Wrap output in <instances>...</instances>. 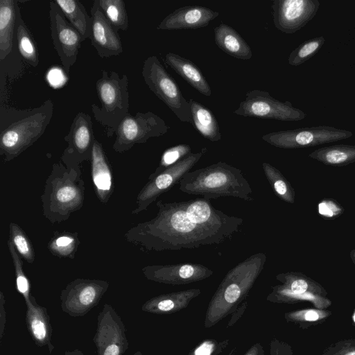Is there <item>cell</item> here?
<instances>
[{
    "label": "cell",
    "mask_w": 355,
    "mask_h": 355,
    "mask_svg": "<svg viewBox=\"0 0 355 355\" xmlns=\"http://www.w3.org/2000/svg\"><path fill=\"white\" fill-rule=\"evenodd\" d=\"M51 35L62 67L69 73L77 60L82 41L80 33L66 20L54 1L49 3Z\"/></svg>",
    "instance_id": "13"
},
{
    "label": "cell",
    "mask_w": 355,
    "mask_h": 355,
    "mask_svg": "<svg viewBox=\"0 0 355 355\" xmlns=\"http://www.w3.org/2000/svg\"><path fill=\"white\" fill-rule=\"evenodd\" d=\"M125 327L115 309L105 304L97 318L93 340L97 355H123L129 347Z\"/></svg>",
    "instance_id": "14"
},
{
    "label": "cell",
    "mask_w": 355,
    "mask_h": 355,
    "mask_svg": "<svg viewBox=\"0 0 355 355\" xmlns=\"http://www.w3.org/2000/svg\"><path fill=\"white\" fill-rule=\"evenodd\" d=\"M90 11L89 38L98 56L103 58L120 55L123 52V45L118 31L109 22L95 1Z\"/></svg>",
    "instance_id": "18"
},
{
    "label": "cell",
    "mask_w": 355,
    "mask_h": 355,
    "mask_svg": "<svg viewBox=\"0 0 355 355\" xmlns=\"http://www.w3.org/2000/svg\"><path fill=\"white\" fill-rule=\"evenodd\" d=\"M217 46L230 56L240 60H250L252 51L239 33L232 27L221 23L214 29Z\"/></svg>",
    "instance_id": "24"
},
{
    "label": "cell",
    "mask_w": 355,
    "mask_h": 355,
    "mask_svg": "<svg viewBox=\"0 0 355 355\" xmlns=\"http://www.w3.org/2000/svg\"><path fill=\"white\" fill-rule=\"evenodd\" d=\"M218 15V11L203 6H186L166 15L157 26V29L171 31L203 28Z\"/></svg>",
    "instance_id": "19"
},
{
    "label": "cell",
    "mask_w": 355,
    "mask_h": 355,
    "mask_svg": "<svg viewBox=\"0 0 355 355\" xmlns=\"http://www.w3.org/2000/svg\"><path fill=\"white\" fill-rule=\"evenodd\" d=\"M7 244L15 268L16 288L24 297L26 307L29 306L32 304L29 280L24 272L23 263L12 243L8 239Z\"/></svg>",
    "instance_id": "37"
},
{
    "label": "cell",
    "mask_w": 355,
    "mask_h": 355,
    "mask_svg": "<svg viewBox=\"0 0 355 355\" xmlns=\"http://www.w3.org/2000/svg\"><path fill=\"white\" fill-rule=\"evenodd\" d=\"M352 132L329 125L299 128L267 133L261 139L279 148L295 149L312 147L348 139Z\"/></svg>",
    "instance_id": "9"
},
{
    "label": "cell",
    "mask_w": 355,
    "mask_h": 355,
    "mask_svg": "<svg viewBox=\"0 0 355 355\" xmlns=\"http://www.w3.org/2000/svg\"><path fill=\"white\" fill-rule=\"evenodd\" d=\"M19 1L0 0V60H4L12 50Z\"/></svg>",
    "instance_id": "25"
},
{
    "label": "cell",
    "mask_w": 355,
    "mask_h": 355,
    "mask_svg": "<svg viewBox=\"0 0 355 355\" xmlns=\"http://www.w3.org/2000/svg\"><path fill=\"white\" fill-rule=\"evenodd\" d=\"M324 355H355V341L338 343Z\"/></svg>",
    "instance_id": "42"
},
{
    "label": "cell",
    "mask_w": 355,
    "mask_h": 355,
    "mask_svg": "<svg viewBox=\"0 0 355 355\" xmlns=\"http://www.w3.org/2000/svg\"><path fill=\"white\" fill-rule=\"evenodd\" d=\"M262 168L265 176L277 196L286 202L294 203L295 198L294 189L280 171L266 162L262 163Z\"/></svg>",
    "instance_id": "32"
},
{
    "label": "cell",
    "mask_w": 355,
    "mask_h": 355,
    "mask_svg": "<svg viewBox=\"0 0 355 355\" xmlns=\"http://www.w3.org/2000/svg\"><path fill=\"white\" fill-rule=\"evenodd\" d=\"M270 355H293L291 347L286 343L272 338L270 343Z\"/></svg>",
    "instance_id": "43"
},
{
    "label": "cell",
    "mask_w": 355,
    "mask_h": 355,
    "mask_svg": "<svg viewBox=\"0 0 355 355\" xmlns=\"http://www.w3.org/2000/svg\"><path fill=\"white\" fill-rule=\"evenodd\" d=\"M134 355H142L141 352L139 351L136 352Z\"/></svg>",
    "instance_id": "50"
},
{
    "label": "cell",
    "mask_w": 355,
    "mask_h": 355,
    "mask_svg": "<svg viewBox=\"0 0 355 355\" xmlns=\"http://www.w3.org/2000/svg\"><path fill=\"white\" fill-rule=\"evenodd\" d=\"M95 1L115 29L128 30V17L123 0H95Z\"/></svg>",
    "instance_id": "33"
},
{
    "label": "cell",
    "mask_w": 355,
    "mask_h": 355,
    "mask_svg": "<svg viewBox=\"0 0 355 355\" xmlns=\"http://www.w3.org/2000/svg\"><path fill=\"white\" fill-rule=\"evenodd\" d=\"M234 113L243 116L282 121H297L306 116L302 110L295 107L290 101H280L269 92L258 89L248 92L245 98L239 103Z\"/></svg>",
    "instance_id": "10"
},
{
    "label": "cell",
    "mask_w": 355,
    "mask_h": 355,
    "mask_svg": "<svg viewBox=\"0 0 355 355\" xmlns=\"http://www.w3.org/2000/svg\"><path fill=\"white\" fill-rule=\"evenodd\" d=\"M169 129L165 121L151 111L137 112L135 116L129 113L116 129L112 148L116 153H124L135 144L165 135Z\"/></svg>",
    "instance_id": "8"
},
{
    "label": "cell",
    "mask_w": 355,
    "mask_h": 355,
    "mask_svg": "<svg viewBox=\"0 0 355 355\" xmlns=\"http://www.w3.org/2000/svg\"><path fill=\"white\" fill-rule=\"evenodd\" d=\"M352 319H353V321L355 323V310H354V312L353 315H352Z\"/></svg>",
    "instance_id": "51"
},
{
    "label": "cell",
    "mask_w": 355,
    "mask_h": 355,
    "mask_svg": "<svg viewBox=\"0 0 355 355\" xmlns=\"http://www.w3.org/2000/svg\"><path fill=\"white\" fill-rule=\"evenodd\" d=\"M53 114V103L46 100L31 109L0 107V155L10 162L31 146L44 133Z\"/></svg>",
    "instance_id": "2"
},
{
    "label": "cell",
    "mask_w": 355,
    "mask_h": 355,
    "mask_svg": "<svg viewBox=\"0 0 355 355\" xmlns=\"http://www.w3.org/2000/svg\"><path fill=\"white\" fill-rule=\"evenodd\" d=\"M178 184L181 191L209 200L222 197L254 200L252 189L241 170L223 162L187 173Z\"/></svg>",
    "instance_id": "4"
},
{
    "label": "cell",
    "mask_w": 355,
    "mask_h": 355,
    "mask_svg": "<svg viewBox=\"0 0 355 355\" xmlns=\"http://www.w3.org/2000/svg\"><path fill=\"white\" fill-rule=\"evenodd\" d=\"M31 301L32 304L27 306L26 313L27 329L37 346L47 345L51 352L53 349L51 344L52 327L47 309L38 304L32 295Z\"/></svg>",
    "instance_id": "21"
},
{
    "label": "cell",
    "mask_w": 355,
    "mask_h": 355,
    "mask_svg": "<svg viewBox=\"0 0 355 355\" xmlns=\"http://www.w3.org/2000/svg\"><path fill=\"white\" fill-rule=\"evenodd\" d=\"M165 62L201 94L206 96L211 95L208 81L191 60L169 52L165 55Z\"/></svg>",
    "instance_id": "23"
},
{
    "label": "cell",
    "mask_w": 355,
    "mask_h": 355,
    "mask_svg": "<svg viewBox=\"0 0 355 355\" xmlns=\"http://www.w3.org/2000/svg\"><path fill=\"white\" fill-rule=\"evenodd\" d=\"M80 244L77 232H57L49 241V252L59 258L73 259Z\"/></svg>",
    "instance_id": "31"
},
{
    "label": "cell",
    "mask_w": 355,
    "mask_h": 355,
    "mask_svg": "<svg viewBox=\"0 0 355 355\" xmlns=\"http://www.w3.org/2000/svg\"><path fill=\"white\" fill-rule=\"evenodd\" d=\"M108 287L105 280L76 279L61 291V309L71 317L84 316L98 304Z\"/></svg>",
    "instance_id": "12"
},
{
    "label": "cell",
    "mask_w": 355,
    "mask_h": 355,
    "mask_svg": "<svg viewBox=\"0 0 355 355\" xmlns=\"http://www.w3.org/2000/svg\"><path fill=\"white\" fill-rule=\"evenodd\" d=\"M324 42L323 36L305 40L291 51L288 58V64L297 67L304 63L320 50Z\"/></svg>",
    "instance_id": "35"
},
{
    "label": "cell",
    "mask_w": 355,
    "mask_h": 355,
    "mask_svg": "<svg viewBox=\"0 0 355 355\" xmlns=\"http://www.w3.org/2000/svg\"><path fill=\"white\" fill-rule=\"evenodd\" d=\"M201 293L199 288L162 294L147 300L141 306L145 312L155 314H171L187 308L191 301Z\"/></svg>",
    "instance_id": "22"
},
{
    "label": "cell",
    "mask_w": 355,
    "mask_h": 355,
    "mask_svg": "<svg viewBox=\"0 0 355 355\" xmlns=\"http://www.w3.org/2000/svg\"><path fill=\"white\" fill-rule=\"evenodd\" d=\"M92 178L98 200L106 204L113 192L112 168L102 144L95 140L91 157Z\"/></svg>",
    "instance_id": "20"
},
{
    "label": "cell",
    "mask_w": 355,
    "mask_h": 355,
    "mask_svg": "<svg viewBox=\"0 0 355 355\" xmlns=\"http://www.w3.org/2000/svg\"><path fill=\"white\" fill-rule=\"evenodd\" d=\"M276 279L282 283L276 286L277 288L293 294L313 293L321 296L327 294L320 284L301 272L280 273Z\"/></svg>",
    "instance_id": "28"
},
{
    "label": "cell",
    "mask_w": 355,
    "mask_h": 355,
    "mask_svg": "<svg viewBox=\"0 0 355 355\" xmlns=\"http://www.w3.org/2000/svg\"><path fill=\"white\" fill-rule=\"evenodd\" d=\"M349 256L352 259V262L354 263V264L355 266V248L351 250V252L349 253Z\"/></svg>",
    "instance_id": "48"
},
{
    "label": "cell",
    "mask_w": 355,
    "mask_h": 355,
    "mask_svg": "<svg viewBox=\"0 0 355 355\" xmlns=\"http://www.w3.org/2000/svg\"><path fill=\"white\" fill-rule=\"evenodd\" d=\"M141 271L148 280L171 285L202 281L214 273L212 270L200 263L150 265L142 268Z\"/></svg>",
    "instance_id": "17"
},
{
    "label": "cell",
    "mask_w": 355,
    "mask_h": 355,
    "mask_svg": "<svg viewBox=\"0 0 355 355\" xmlns=\"http://www.w3.org/2000/svg\"><path fill=\"white\" fill-rule=\"evenodd\" d=\"M327 316H328L327 311L309 309L288 312L285 313L284 317L288 322L303 324L321 321Z\"/></svg>",
    "instance_id": "39"
},
{
    "label": "cell",
    "mask_w": 355,
    "mask_h": 355,
    "mask_svg": "<svg viewBox=\"0 0 355 355\" xmlns=\"http://www.w3.org/2000/svg\"><path fill=\"white\" fill-rule=\"evenodd\" d=\"M191 106L192 125L205 139L211 141L221 139V133L218 123L213 112L201 103L189 99Z\"/></svg>",
    "instance_id": "26"
},
{
    "label": "cell",
    "mask_w": 355,
    "mask_h": 355,
    "mask_svg": "<svg viewBox=\"0 0 355 355\" xmlns=\"http://www.w3.org/2000/svg\"><path fill=\"white\" fill-rule=\"evenodd\" d=\"M15 31L19 51L26 62L33 67L39 64V55L31 32L25 24L19 6L17 11Z\"/></svg>",
    "instance_id": "30"
},
{
    "label": "cell",
    "mask_w": 355,
    "mask_h": 355,
    "mask_svg": "<svg viewBox=\"0 0 355 355\" xmlns=\"http://www.w3.org/2000/svg\"><path fill=\"white\" fill-rule=\"evenodd\" d=\"M320 6L318 0H273L274 25L284 33H295L315 16Z\"/></svg>",
    "instance_id": "16"
},
{
    "label": "cell",
    "mask_w": 355,
    "mask_h": 355,
    "mask_svg": "<svg viewBox=\"0 0 355 355\" xmlns=\"http://www.w3.org/2000/svg\"><path fill=\"white\" fill-rule=\"evenodd\" d=\"M54 1L68 21L80 33L82 41L89 38L92 19L83 4L78 0H56Z\"/></svg>",
    "instance_id": "27"
},
{
    "label": "cell",
    "mask_w": 355,
    "mask_h": 355,
    "mask_svg": "<svg viewBox=\"0 0 355 355\" xmlns=\"http://www.w3.org/2000/svg\"><path fill=\"white\" fill-rule=\"evenodd\" d=\"M267 300L275 303H294L299 301H310L318 308H324L331 302L324 296L313 293L293 294L279 289L276 286L272 287V291L267 296Z\"/></svg>",
    "instance_id": "34"
},
{
    "label": "cell",
    "mask_w": 355,
    "mask_h": 355,
    "mask_svg": "<svg viewBox=\"0 0 355 355\" xmlns=\"http://www.w3.org/2000/svg\"><path fill=\"white\" fill-rule=\"evenodd\" d=\"M207 151V148L204 147L199 152L191 153L158 175L149 180L138 193L136 207L132 214H138L146 210L159 196L178 184L181 178L191 171Z\"/></svg>",
    "instance_id": "11"
},
{
    "label": "cell",
    "mask_w": 355,
    "mask_h": 355,
    "mask_svg": "<svg viewBox=\"0 0 355 355\" xmlns=\"http://www.w3.org/2000/svg\"><path fill=\"white\" fill-rule=\"evenodd\" d=\"M141 74L145 83L182 122L192 124L191 106L183 96L173 78L166 71L156 55L144 62Z\"/></svg>",
    "instance_id": "7"
},
{
    "label": "cell",
    "mask_w": 355,
    "mask_h": 355,
    "mask_svg": "<svg viewBox=\"0 0 355 355\" xmlns=\"http://www.w3.org/2000/svg\"><path fill=\"white\" fill-rule=\"evenodd\" d=\"M236 347H234V348H232L231 349V351L227 354V355H235L236 354Z\"/></svg>",
    "instance_id": "49"
},
{
    "label": "cell",
    "mask_w": 355,
    "mask_h": 355,
    "mask_svg": "<svg viewBox=\"0 0 355 355\" xmlns=\"http://www.w3.org/2000/svg\"><path fill=\"white\" fill-rule=\"evenodd\" d=\"M157 212L124 234L126 240L144 250L162 252L219 245L240 230L243 220L214 207L209 200L156 203Z\"/></svg>",
    "instance_id": "1"
},
{
    "label": "cell",
    "mask_w": 355,
    "mask_h": 355,
    "mask_svg": "<svg viewBox=\"0 0 355 355\" xmlns=\"http://www.w3.org/2000/svg\"><path fill=\"white\" fill-rule=\"evenodd\" d=\"M309 157L327 166L348 165L355 162V145L336 144L319 148Z\"/></svg>",
    "instance_id": "29"
},
{
    "label": "cell",
    "mask_w": 355,
    "mask_h": 355,
    "mask_svg": "<svg viewBox=\"0 0 355 355\" xmlns=\"http://www.w3.org/2000/svg\"><path fill=\"white\" fill-rule=\"evenodd\" d=\"M266 256L257 252L225 275L208 304L204 326L210 328L238 309L263 270Z\"/></svg>",
    "instance_id": "3"
},
{
    "label": "cell",
    "mask_w": 355,
    "mask_h": 355,
    "mask_svg": "<svg viewBox=\"0 0 355 355\" xmlns=\"http://www.w3.org/2000/svg\"><path fill=\"white\" fill-rule=\"evenodd\" d=\"M47 80L51 85L58 88L64 84L66 78L62 69L53 67L49 70Z\"/></svg>",
    "instance_id": "44"
},
{
    "label": "cell",
    "mask_w": 355,
    "mask_h": 355,
    "mask_svg": "<svg viewBox=\"0 0 355 355\" xmlns=\"http://www.w3.org/2000/svg\"><path fill=\"white\" fill-rule=\"evenodd\" d=\"M244 355H266L264 348L260 343L252 345Z\"/></svg>",
    "instance_id": "46"
},
{
    "label": "cell",
    "mask_w": 355,
    "mask_h": 355,
    "mask_svg": "<svg viewBox=\"0 0 355 355\" xmlns=\"http://www.w3.org/2000/svg\"><path fill=\"white\" fill-rule=\"evenodd\" d=\"M229 344V339L222 341L213 338L205 339L191 350L188 355H218L227 348Z\"/></svg>",
    "instance_id": "40"
},
{
    "label": "cell",
    "mask_w": 355,
    "mask_h": 355,
    "mask_svg": "<svg viewBox=\"0 0 355 355\" xmlns=\"http://www.w3.org/2000/svg\"><path fill=\"white\" fill-rule=\"evenodd\" d=\"M319 214L327 219H334L340 216L345 211L344 208L335 200L326 198L318 205Z\"/></svg>",
    "instance_id": "41"
},
{
    "label": "cell",
    "mask_w": 355,
    "mask_h": 355,
    "mask_svg": "<svg viewBox=\"0 0 355 355\" xmlns=\"http://www.w3.org/2000/svg\"><path fill=\"white\" fill-rule=\"evenodd\" d=\"M191 153V148L189 144H178L167 148L162 153L158 166L148 177V180L158 175Z\"/></svg>",
    "instance_id": "38"
},
{
    "label": "cell",
    "mask_w": 355,
    "mask_h": 355,
    "mask_svg": "<svg viewBox=\"0 0 355 355\" xmlns=\"http://www.w3.org/2000/svg\"><path fill=\"white\" fill-rule=\"evenodd\" d=\"M64 139L67 147L61 160L65 166H80L82 162L90 160L96 140L91 116L83 112H78Z\"/></svg>",
    "instance_id": "15"
},
{
    "label": "cell",
    "mask_w": 355,
    "mask_h": 355,
    "mask_svg": "<svg viewBox=\"0 0 355 355\" xmlns=\"http://www.w3.org/2000/svg\"><path fill=\"white\" fill-rule=\"evenodd\" d=\"M63 355H85L83 352L78 349L73 351H66Z\"/></svg>",
    "instance_id": "47"
},
{
    "label": "cell",
    "mask_w": 355,
    "mask_h": 355,
    "mask_svg": "<svg viewBox=\"0 0 355 355\" xmlns=\"http://www.w3.org/2000/svg\"><path fill=\"white\" fill-rule=\"evenodd\" d=\"M6 300L2 291L0 292V339L3 338L6 322V313L4 308Z\"/></svg>",
    "instance_id": "45"
},
{
    "label": "cell",
    "mask_w": 355,
    "mask_h": 355,
    "mask_svg": "<svg viewBox=\"0 0 355 355\" xmlns=\"http://www.w3.org/2000/svg\"><path fill=\"white\" fill-rule=\"evenodd\" d=\"M9 240L21 257L28 263L35 261V254L31 241L24 231L15 223L9 224Z\"/></svg>",
    "instance_id": "36"
},
{
    "label": "cell",
    "mask_w": 355,
    "mask_h": 355,
    "mask_svg": "<svg viewBox=\"0 0 355 355\" xmlns=\"http://www.w3.org/2000/svg\"><path fill=\"white\" fill-rule=\"evenodd\" d=\"M96 90L101 107L92 104L95 120L106 128V135L112 137L123 119L129 114L128 77H121L116 71L109 75L102 70L96 82Z\"/></svg>",
    "instance_id": "6"
},
{
    "label": "cell",
    "mask_w": 355,
    "mask_h": 355,
    "mask_svg": "<svg viewBox=\"0 0 355 355\" xmlns=\"http://www.w3.org/2000/svg\"><path fill=\"white\" fill-rule=\"evenodd\" d=\"M80 166L55 163L41 196L44 216L52 223L69 218L84 203L85 184Z\"/></svg>",
    "instance_id": "5"
}]
</instances>
